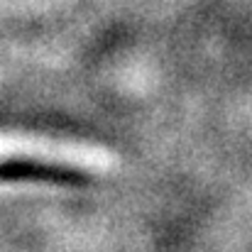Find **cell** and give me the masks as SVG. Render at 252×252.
I'll return each mask as SVG.
<instances>
[{
	"instance_id": "1",
	"label": "cell",
	"mask_w": 252,
	"mask_h": 252,
	"mask_svg": "<svg viewBox=\"0 0 252 252\" xmlns=\"http://www.w3.org/2000/svg\"><path fill=\"white\" fill-rule=\"evenodd\" d=\"M115 162L118 159L110 150L93 142L0 127V167L30 164L64 171L103 174L115 167Z\"/></svg>"
}]
</instances>
